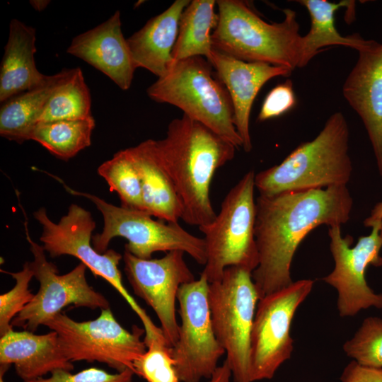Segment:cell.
I'll return each instance as SVG.
<instances>
[{"label":"cell","mask_w":382,"mask_h":382,"mask_svg":"<svg viewBox=\"0 0 382 382\" xmlns=\"http://www.w3.org/2000/svg\"><path fill=\"white\" fill-rule=\"evenodd\" d=\"M255 237L258 265L252 278L260 299L293 283L291 265L300 243L315 228L342 226L353 199L347 185L259 196Z\"/></svg>","instance_id":"1"},{"label":"cell","mask_w":382,"mask_h":382,"mask_svg":"<svg viewBox=\"0 0 382 382\" xmlns=\"http://www.w3.org/2000/svg\"><path fill=\"white\" fill-rule=\"evenodd\" d=\"M158 150L176 190L181 219L198 227L216 216L209 190L215 172L235 156L237 149L212 130L183 115L173 120Z\"/></svg>","instance_id":"2"},{"label":"cell","mask_w":382,"mask_h":382,"mask_svg":"<svg viewBox=\"0 0 382 382\" xmlns=\"http://www.w3.org/2000/svg\"><path fill=\"white\" fill-rule=\"evenodd\" d=\"M216 5L213 48L248 62H263L292 71L299 67L302 35L294 10L284 9L282 21L269 23L247 1L219 0Z\"/></svg>","instance_id":"3"},{"label":"cell","mask_w":382,"mask_h":382,"mask_svg":"<svg viewBox=\"0 0 382 382\" xmlns=\"http://www.w3.org/2000/svg\"><path fill=\"white\" fill-rule=\"evenodd\" d=\"M349 131L341 112L332 114L311 141L296 147L279 164L255 174L260 195L347 185L352 173L349 154Z\"/></svg>","instance_id":"4"},{"label":"cell","mask_w":382,"mask_h":382,"mask_svg":"<svg viewBox=\"0 0 382 382\" xmlns=\"http://www.w3.org/2000/svg\"><path fill=\"white\" fill-rule=\"evenodd\" d=\"M213 69L203 57L178 61L147 88V94L157 103L176 106L236 148L242 147L229 93Z\"/></svg>","instance_id":"5"},{"label":"cell","mask_w":382,"mask_h":382,"mask_svg":"<svg viewBox=\"0 0 382 382\" xmlns=\"http://www.w3.org/2000/svg\"><path fill=\"white\" fill-rule=\"evenodd\" d=\"M255 177L253 170L245 173L224 197L214 221L198 227L204 236L206 253L200 274L209 283L221 279L227 267L236 266L253 272L258 265Z\"/></svg>","instance_id":"6"},{"label":"cell","mask_w":382,"mask_h":382,"mask_svg":"<svg viewBox=\"0 0 382 382\" xmlns=\"http://www.w3.org/2000/svg\"><path fill=\"white\" fill-rule=\"evenodd\" d=\"M61 182L70 194L89 199L101 212L103 228L92 237L94 249L104 253L111 240L122 237L127 241L125 250L141 259H151L155 252L181 250L188 254L198 264L206 263L205 243L203 238L185 231L178 223H164L155 220L145 212L117 207L89 193L74 190Z\"/></svg>","instance_id":"7"},{"label":"cell","mask_w":382,"mask_h":382,"mask_svg":"<svg viewBox=\"0 0 382 382\" xmlns=\"http://www.w3.org/2000/svg\"><path fill=\"white\" fill-rule=\"evenodd\" d=\"M33 215L42 227L40 238L42 246L51 257L69 255L79 259L95 277L106 280L129 304L143 324L146 340L162 335L161 328L154 323L123 284L118 267L123 255L112 249H108L104 253L94 249L91 239L96 222L90 212L72 204L67 214L57 223L49 218L44 207L35 212Z\"/></svg>","instance_id":"8"},{"label":"cell","mask_w":382,"mask_h":382,"mask_svg":"<svg viewBox=\"0 0 382 382\" xmlns=\"http://www.w3.org/2000/svg\"><path fill=\"white\" fill-rule=\"evenodd\" d=\"M260 299L252 272L243 267H227L221 279L209 283L212 323L233 382H252L250 335Z\"/></svg>","instance_id":"9"},{"label":"cell","mask_w":382,"mask_h":382,"mask_svg":"<svg viewBox=\"0 0 382 382\" xmlns=\"http://www.w3.org/2000/svg\"><path fill=\"white\" fill-rule=\"evenodd\" d=\"M44 325L57 332L62 353L72 363L98 361L117 372L128 369L134 371L133 362L147 349L141 340L144 329L133 325L128 331L110 308L100 310L96 319L86 321H76L60 313Z\"/></svg>","instance_id":"10"},{"label":"cell","mask_w":382,"mask_h":382,"mask_svg":"<svg viewBox=\"0 0 382 382\" xmlns=\"http://www.w3.org/2000/svg\"><path fill=\"white\" fill-rule=\"evenodd\" d=\"M207 279L183 284L177 301L181 323L178 339L170 352L180 382L210 379L225 351L214 332L209 303Z\"/></svg>","instance_id":"11"},{"label":"cell","mask_w":382,"mask_h":382,"mask_svg":"<svg viewBox=\"0 0 382 382\" xmlns=\"http://www.w3.org/2000/svg\"><path fill=\"white\" fill-rule=\"evenodd\" d=\"M24 224L26 239L33 255L30 265L40 288L32 301L13 319V327L34 332L40 325H44L70 305L92 310L110 308L105 296L88 283L87 267L83 262L69 272L59 274L57 266L47 260L42 246L30 236L26 221Z\"/></svg>","instance_id":"12"},{"label":"cell","mask_w":382,"mask_h":382,"mask_svg":"<svg viewBox=\"0 0 382 382\" xmlns=\"http://www.w3.org/2000/svg\"><path fill=\"white\" fill-rule=\"evenodd\" d=\"M314 281L304 279L260 299L250 335L252 382L272 379L294 349L291 321L313 289Z\"/></svg>","instance_id":"13"},{"label":"cell","mask_w":382,"mask_h":382,"mask_svg":"<svg viewBox=\"0 0 382 382\" xmlns=\"http://www.w3.org/2000/svg\"><path fill=\"white\" fill-rule=\"evenodd\" d=\"M371 228L370 234L359 237L353 247V238L349 235L343 237L341 226L328 228L335 267L322 279L336 289L337 306L341 317L354 316L370 307L382 308V294L375 293L365 279L369 265H382V220L374 224Z\"/></svg>","instance_id":"14"},{"label":"cell","mask_w":382,"mask_h":382,"mask_svg":"<svg viewBox=\"0 0 382 382\" xmlns=\"http://www.w3.org/2000/svg\"><path fill=\"white\" fill-rule=\"evenodd\" d=\"M185 253L173 250L160 258L141 259L125 250L124 270L135 295L156 314L168 347L178 339L175 303L180 287L195 276L184 260Z\"/></svg>","instance_id":"15"},{"label":"cell","mask_w":382,"mask_h":382,"mask_svg":"<svg viewBox=\"0 0 382 382\" xmlns=\"http://www.w3.org/2000/svg\"><path fill=\"white\" fill-rule=\"evenodd\" d=\"M207 60L229 93L235 127L242 140L243 149L250 152L253 148L250 115L258 92L270 79L289 76L293 71L263 62L242 61L214 48Z\"/></svg>","instance_id":"16"},{"label":"cell","mask_w":382,"mask_h":382,"mask_svg":"<svg viewBox=\"0 0 382 382\" xmlns=\"http://www.w3.org/2000/svg\"><path fill=\"white\" fill-rule=\"evenodd\" d=\"M358 52L342 94L364 125L382 176V43L372 40Z\"/></svg>","instance_id":"17"},{"label":"cell","mask_w":382,"mask_h":382,"mask_svg":"<svg viewBox=\"0 0 382 382\" xmlns=\"http://www.w3.org/2000/svg\"><path fill=\"white\" fill-rule=\"evenodd\" d=\"M66 52L100 71L122 90L130 88L137 68L122 31L119 11L74 37Z\"/></svg>","instance_id":"18"},{"label":"cell","mask_w":382,"mask_h":382,"mask_svg":"<svg viewBox=\"0 0 382 382\" xmlns=\"http://www.w3.org/2000/svg\"><path fill=\"white\" fill-rule=\"evenodd\" d=\"M0 364L14 366L23 381L43 377L59 369L74 366L62 353L55 331L36 335L28 330H11L0 337Z\"/></svg>","instance_id":"19"},{"label":"cell","mask_w":382,"mask_h":382,"mask_svg":"<svg viewBox=\"0 0 382 382\" xmlns=\"http://www.w3.org/2000/svg\"><path fill=\"white\" fill-rule=\"evenodd\" d=\"M190 0H176L161 13L149 19L127 38L136 68H144L158 78L164 76L172 64V52L181 15Z\"/></svg>","instance_id":"20"},{"label":"cell","mask_w":382,"mask_h":382,"mask_svg":"<svg viewBox=\"0 0 382 382\" xmlns=\"http://www.w3.org/2000/svg\"><path fill=\"white\" fill-rule=\"evenodd\" d=\"M128 150L140 175L144 212L159 220L178 223L182 215L180 202L156 140L147 139Z\"/></svg>","instance_id":"21"},{"label":"cell","mask_w":382,"mask_h":382,"mask_svg":"<svg viewBox=\"0 0 382 382\" xmlns=\"http://www.w3.org/2000/svg\"><path fill=\"white\" fill-rule=\"evenodd\" d=\"M35 40L34 28L16 18L11 21L0 69L1 103L38 86L46 78L35 62Z\"/></svg>","instance_id":"22"},{"label":"cell","mask_w":382,"mask_h":382,"mask_svg":"<svg viewBox=\"0 0 382 382\" xmlns=\"http://www.w3.org/2000/svg\"><path fill=\"white\" fill-rule=\"evenodd\" d=\"M68 69L46 76L38 86L2 103L0 109V134L21 144L30 134L54 89L66 76Z\"/></svg>","instance_id":"23"},{"label":"cell","mask_w":382,"mask_h":382,"mask_svg":"<svg viewBox=\"0 0 382 382\" xmlns=\"http://www.w3.org/2000/svg\"><path fill=\"white\" fill-rule=\"evenodd\" d=\"M308 11L311 18L310 30L302 36V52L299 68L308 62L325 47L340 45L351 47L358 52L367 47L372 42L359 34L342 36L335 25V12L342 7L354 6V1L342 0L338 3L328 0L296 1Z\"/></svg>","instance_id":"24"},{"label":"cell","mask_w":382,"mask_h":382,"mask_svg":"<svg viewBox=\"0 0 382 382\" xmlns=\"http://www.w3.org/2000/svg\"><path fill=\"white\" fill-rule=\"evenodd\" d=\"M216 4L214 0H192L184 9L172 52L171 65L192 57L207 59L210 57L213 50L212 31L218 22Z\"/></svg>","instance_id":"25"},{"label":"cell","mask_w":382,"mask_h":382,"mask_svg":"<svg viewBox=\"0 0 382 382\" xmlns=\"http://www.w3.org/2000/svg\"><path fill=\"white\" fill-rule=\"evenodd\" d=\"M95 125L93 116L38 122L29 139L40 144L55 157L68 161L91 145Z\"/></svg>","instance_id":"26"},{"label":"cell","mask_w":382,"mask_h":382,"mask_svg":"<svg viewBox=\"0 0 382 382\" xmlns=\"http://www.w3.org/2000/svg\"><path fill=\"white\" fill-rule=\"evenodd\" d=\"M91 110V94L81 69H68L66 76L51 95L38 122L86 118L92 116Z\"/></svg>","instance_id":"27"},{"label":"cell","mask_w":382,"mask_h":382,"mask_svg":"<svg viewBox=\"0 0 382 382\" xmlns=\"http://www.w3.org/2000/svg\"><path fill=\"white\" fill-rule=\"evenodd\" d=\"M98 173L105 180L110 191L117 193L121 207L144 212L140 175L128 149L103 163Z\"/></svg>","instance_id":"28"},{"label":"cell","mask_w":382,"mask_h":382,"mask_svg":"<svg viewBox=\"0 0 382 382\" xmlns=\"http://www.w3.org/2000/svg\"><path fill=\"white\" fill-rule=\"evenodd\" d=\"M343 350L361 366L382 369V318L364 319L354 335L343 345Z\"/></svg>","instance_id":"29"},{"label":"cell","mask_w":382,"mask_h":382,"mask_svg":"<svg viewBox=\"0 0 382 382\" xmlns=\"http://www.w3.org/2000/svg\"><path fill=\"white\" fill-rule=\"evenodd\" d=\"M146 347L144 354L133 362L134 374L147 382H180L166 342L154 340Z\"/></svg>","instance_id":"30"},{"label":"cell","mask_w":382,"mask_h":382,"mask_svg":"<svg viewBox=\"0 0 382 382\" xmlns=\"http://www.w3.org/2000/svg\"><path fill=\"white\" fill-rule=\"evenodd\" d=\"M4 272L10 274L16 283L10 291L0 295V337L13 330V319L35 296L29 289V284L34 277L30 262H26L19 272Z\"/></svg>","instance_id":"31"},{"label":"cell","mask_w":382,"mask_h":382,"mask_svg":"<svg viewBox=\"0 0 382 382\" xmlns=\"http://www.w3.org/2000/svg\"><path fill=\"white\" fill-rule=\"evenodd\" d=\"M134 373L131 369L110 374L106 371L91 367L76 374L59 369L50 374L47 378H39L24 382H133Z\"/></svg>","instance_id":"32"},{"label":"cell","mask_w":382,"mask_h":382,"mask_svg":"<svg viewBox=\"0 0 382 382\" xmlns=\"http://www.w3.org/2000/svg\"><path fill=\"white\" fill-rule=\"evenodd\" d=\"M296 101L293 83L287 79L267 93L257 115V121L264 122L284 115L295 105Z\"/></svg>","instance_id":"33"},{"label":"cell","mask_w":382,"mask_h":382,"mask_svg":"<svg viewBox=\"0 0 382 382\" xmlns=\"http://www.w3.org/2000/svg\"><path fill=\"white\" fill-rule=\"evenodd\" d=\"M342 382H382V369L361 366L354 361L344 369Z\"/></svg>","instance_id":"34"},{"label":"cell","mask_w":382,"mask_h":382,"mask_svg":"<svg viewBox=\"0 0 382 382\" xmlns=\"http://www.w3.org/2000/svg\"><path fill=\"white\" fill-rule=\"evenodd\" d=\"M231 371L226 360L217 367L209 382H231Z\"/></svg>","instance_id":"35"},{"label":"cell","mask_w":382,"mask_h":382,"mask_svg":"<svg viewBox=\"0 0 382 382\" xmlns=\"http://www.w3.org/2000/svg\"><path fill=\"white\" fill-rule=\"evenodd\" d=\"M382 220V201L378 202L372 209L370 216L367 217L364 221V225L366 227H371L374 224L378 221ZM380 235L382 238V229L381 230Z\"/></svg>","instance_id":"36"},{"label":"cell","mask_w":382,"mask_h":382,"mask_svg":"<svg viewBox=\"0 0 382 382\" xmlns=\"http://www.w3.org/2000/svg\"><path fill=\"white\" fill-rule=\"evenodd\" d=\"M50 1L47 0H33L30 1V5L37 11H42L50 4Z\"/></svg>","instance_id":"37"},{"label":"cell","mask_w":382,"mask_h":382,"mask_svg":"<svg viewBox=\"0 0 382 382\" xmlns=\"http://www.w3.org/2000/svg\"><path fill=\"white\" fill-rule=\"evenodd\" d=\"M11 366L0 364V382H4V376Z\"/></svg>","instance_id":"38"}]
</instances>
